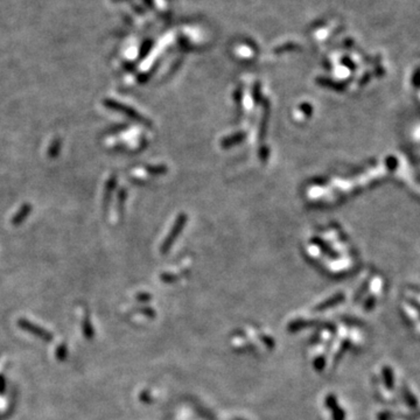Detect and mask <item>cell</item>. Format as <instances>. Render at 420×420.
Listing matches in <instances>:
<instances>
[{
    "instance_id": "obj_1",
    "label": "cell",
    "mask_w": 420,
    "mask_h": 420,
    "mask_svg": "<svg viewBox=\"0 0 420 420\" xmlns=\"http://www.w3.org/2000/svg\"><path fill=\"white\" fill-rule=\"evenodd\" d=\"M18 325L21 329H23V331L31 333V334L38 336L39 338H41V340L43 341H52L53 340V335L50 334L49 332L46 331V329L41 328L40 326L34 325V323H32L31 321L25 320V319H20L18 321Z\"/></svg>"
},
{
    "instance_id": "obj_2",
    "label": "cell",
    "mask_w": 420,
    "mask_h": 420,
    "mask_svg": "<svg viewBox=\"0 0 420 420\" xmlns=\"http://www.w3.org/2000/svg\"><path fill=\"white\" fill-rule=\"evenodd\" d=\"M83 333L84 335H85V337L89 338V340L94 337V329H92L91 323H90L88 316L84 317L83 320Z\"/></svg>"
},
{
    "instance_id": "obj_3",
    "label": "cell",
    "mask_w": 420,
    "mask_h": 420,
    "mask_svg": "<svg viewBox=\"0 0 420 420\" xmlns=\"http://www.w3.org/2000/svg\"><path fill=\"white\" fill-rule=\"evenodd\" d=\"M29 210H31V207H29V205H28V206L25 205V207H23V208H22V211L20 212V215H18V216H17V218H14V220H13L14 223H18V222H21V221H22L23 218L26 217V214H27V212H29Z\"/></svg>"
},
{
    "instance_id": "obj_4",
    "label": "cell",
    "mask_w": 420,
    "mask_h": 420,
    "mask_svg": "<svg viewBox=\"0 0 420 420\" xmlns=\"http://www.w3.org/2000/svg\"><path fill=\"white\" fill-rule=\"evenodd\" d=\"M56 355H58L59 359H61V361H63V359H64L65 357H67V347H65L64 344H61V346L59 347V349L56 350Z\"/></svg>"
}]
</instances>
